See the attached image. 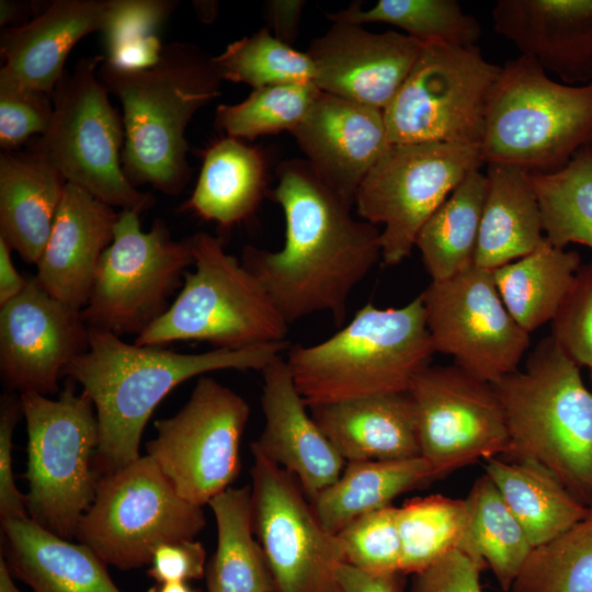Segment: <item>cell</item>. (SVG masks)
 Instances as JSON below:
<instances>
[{"label": "cell", "mask_w": 592, "mask_h": 592, "mask_svg": "<svg viewBox=\"0 0 592 592\" xmlns=\"http://www.w3.org/2000/svg\"><path fill=\"white\" fill-rule=\"evenodd\" d=\"M267 196L285 218L282 249L248 244L241 264L257 278L292 325L328 312L339 327L352 291L382 260L377 226L355 219L352 206L333 192L306 159L282 161Z\"/></svg>", "instance_id": "obj_1"}, {"label": "cell", "mask_w": 592, "mask_h": 592, "mask_svg": "<svg viewBox=\"0 0 592 592\" xmlns=\"http://www.w3.org/2000/svg\"><path fill=\"white\" fill-rule=\"evenodd\" d=\"M287 341L242 350L213 349L196 354L129 344L89 327V348L65 375L82 386L95 408L99 444L92 467L98 477L138 459L143 431L161 400L178 385L219 369L263 371L288 350Z\"/></svg>", "instance_id": "obj_2"}, {"label": "cell", "mask_w": 592, "mask_h": 592, "mask_svg": "<svg viewBox=\"0 0 592 592\" xmlns=\"http://www.w3.org/2000/svg\"><path fill=\"white\" fill-rule=\"evenodd\" d=\"M98 76L123 106L122 167L128 181L167 195L182 193L192 174L186 128L195 113L221 93L224 80L214 56L175 41L163 46L160 60L149 69L123 70L103 61Z\"/></svg>", "instance_id": "obj_3"}, {"label": "cell", "mask_w": 592, "mask_h": 592, "mask_svg": "<svg viewBox=\"0 0 592 592\" xmlns=\"http://www.w3.org/2000/svg\"><path fill=\"white\" fill-rule=\"evenodd\" d=\"M434 352L419 295L399 308L369 303L327 340L289 346L285 362L309 407L408 392Z\"/></svg>", "instance_id": "obj_4"}, {"label": "cell", "mask_w": 592, "mask_h": 592, "mask_svg": "<svg viewBox=\"0 0 592 592\" xmlns=\"http://www.w3.org/2000/svg\"><path fill=\"white\" fill-rule=\"evenodd\" d=\"M511 460L536 463L584 505L592 504V392L553 335L538 342L524 371L493 385Z\"/></svg>", "instance_id": "obj_5"}, {"label": "cell", "mask_w": 592, "mask_h": 592, "mask_svg": "<svg viewBox=\"0 0 592 592\" xmlns=\"http://www.w3.org/2000/svg\"><path fill=\"white\" fill-rule=\"evenodd\" d=\"M592 144V81L557 82L521 55L502 66L480 145L485 163L549 172Z\"/></svg>", "instance_id": "obj_6"}, {"label": "cell", "mask_w": 592, "mask_h": 592, "mask_svg": "<svg viewBox=\"0 0 592 592\" xmlns=\"http://www.w3.org/2000/svg\"><path fill=\"white\" fill-rule=\"evenodd\" d=\"M192 237L194 271L167 311L136 337L138 345L203 341L214 349L242 350L287 341L289 325L221 238L198 231Z\"/></svg>", "instance_id": "obj_7"}, {"label": "cell", "mask_w": 592, "mask_h": 592, "mask_svg": "<svg viewBox=\"0 0 592 592\" xmlns=\"http://www.w3.org/2000/svg\"><path fill=\"white\" fill-rule=\"evenodd\" d=\"M103 61V56H88L66 69L53 93L50 125L30 150L67 183L114 208L140 215L155 205V196L137 190L123 171L124 121L98 76Z\"/></svg>", "instance_id": "obj_8"}, {"label": "cell", "mask_w": 592, "mask_h": 592, "mask_svg": "<svg viewBox=\"0 0 592 592\" xmlns=\"http://www.w3.org/2000/svg\"><path fill=\"white\" fill-rule=\"evenodd\" d=\"M27 429L29 517L69 539L93 502L99 477L92 467L99 444L93 402L69 378L58 399L20 394Z\"/></svg>", "instance_id": "obj_9"}, {"label": "cell", "mask_w": 592, "mask_h": 592, "mask_svg": "<svg viewBox=\"0 0 592 592\" xmlns=\"http://www.w3.org/2000/svg\"><path fill=\"white\" fill-rule=\"evenodd\" d=\"M502 66L477 45L422 44L384 118L389 145L446 143L480 146L487 109Z\"/></svg>", "instance_id": "obj_10"}, {"label": "cell", "mask_w": 592, "mask_h": 592, "mask_svg": "<svg viewBox=\"0 0 592 592\" xmlns=\"http://www.w3.org/2000/svg\"><path fill=\"white\" fill-rule=\"evenodd\" d=\"M206 520L202 506L178 494L148 455L99 478L76 537L121 570L149 565L168 543L194 539Z\"/></svg>", "instance_id": "obj_11"}, {"label": "cell", "mask_w": 592, "mask_h": 592, "mask_svg": "<svg viewBox=\"0 0 592 592\" xmlns=\"http://www.w3.org/2000/svg\"><path fill=\"white\" fill-rule=\"evenodd\" d=\"M139 214L121 210L114 240L102 254L92 291L81 310L88 327L118 337H138L170 307L169 297L182 286L194 264L192 237L175 240L163 219L148 231Z\"/></svg>", "instance_id": "obj_12"}, {"label": "cell", "mask_w": 592, "mask_h": 592, "mask_svg": "<svg viewBox=\"0 0 592 592\" xmlns=\"http://www.w3.org/2000/svg\"><path fill=\"white\" fill-rule=\"evenodd\" d=\"M485 164L480 146L446 143L389 145L360 185L358 216L380 231L382 261L392 266L412 251L431 215L462 180Z\"/></svg>", "instance_id": "obj_13"}, {"label": "cell", "mask_w": 592, "mask_h": 592, "mask_svg": "<svg viewBox=\"0 0 592 592\" xmlns=\"http://www.w3.org/2000/svg\"><path fill=\"white\" fill-rule=\"evenodd\" d=\"M249 414L240 395L202 376L174 415L155 422L157 437L147 443V455L180 497L203 506L237 478Z\"/></svg>", "instance_id": "obj_14"}, {"label": "cell", "mask_w": 592, "mask_h": 592, "mask_svg": "<svg viewBox=\"0 0 592 592\" xmlns=\"http://www.w3.org/2000/svg\"><path fill=\"white\" fill-rule=\"evenodd\" d=\"M251 452L252 526L275 592H341L338 569L345 558L337 534L321 525L295 476Z\"/></svg>", "instance_id": "obj_15"}, {"label": "cell", "mask_w": 592, "mask_h": 592, "mask_svg": "<svg viewBox=\"0 0 592 592\" xmlns=\"http://www.w3.org/2000/svg\"><path fill=\"white\" fill-rule=\"evenodd\" d=\"M420 296L435 352L492 385L517 371L530 333L505 308L492 271L473 264Z\"/></svg>", "instance_id": "obj_16"}, {"label": "cell", "mask_w": 592, "mask_h": 592, "mask_svg": "<svg viewBox=\"0 0 592 592\" xmlns=\"http://www.w3.org/2000/svg\"><path fill=\"white\" fill-rule=\"evenodd\" d=\"M408 394L420 456L436 479L508 452L504 413L492 384L456 364L429 365L415 375Z\"/></svg>", "instance_id": "obj_17"}, {"label": "cell", "mask_w": 592, "mask_h": 592, "mask_svg": "<svg viewBox=\"0 0 592 592\" xmlns=\"http://www.w3.org/2000/svg\"><path fill=\"white\" fill-rule=\"evenodd\" d=\"M89 348L81 311L49 295L35 276L0 307V373L10 391H58L71 361Z\"/></svg>", "instance_id": "obj_18"}, {"label": "cell", "mask_w": 592, "mask_h": 592, "mask_svg": "<svg viewBox=\"0 0 592 592\" xmlns=\"http://www.w3.org/2000/svg\"><path fill=\"white\" fill-rule=\"evenodd\" d=\"M422 43L395 31L373 33L333 22L307 49L320 91L385 110L415 62Z\"/></svg>", "instance_id": "obj_19"}, {"label": "cell", "mask_w": 592, "mask_h": 592, "mask_svg": "<svg viewBox=\"0 0 592 592\" xmlns=\"http://www.w3.org/2000/svg\"><path fill=\"white\" fill-rule=\"evenodd\" d=\"M291 134L317 175L351 206L389 146L383 110L322 91Z\"/></svg>", "instance_id": "obj_20"}, {"label": "cell", "mask_w": 592, "mask_h": 592, "mask_svg": "<svg viewBox=\"0 0 592 592\" xmlns=\"http://www.w3.org/2000/svg\"><path fill=\"white\" fill-rule=\"evenodd\" d=\"M262 375L265 422L250 449L295 476L311 502L339 479L346 462L312 420L285 360L277 357Z\"/></svg>", "instance_id": "obj_21"}, {"label": "cell", "mask_w": 592, "mask_h": 592, "mask_svg": "<svg viewBox=\"0 0 592 592\" xmlns=\"http://www.w3.org/2000/svg\"><path fill=\"white\" fill-rule=\"evenodd\" d=\"M496 33L566 84L592 81V0H499Z\"/></svg>", "instance_id": "obj_22"}, {"label": "cell", "mask_w": 592, "mask_h": 592, "mask_svg": "<svg viewBox=\"0 0 592 592\" xmlns=\"http://www.w3.org/2000/svg\"><path fill=\"white\" fill-rule=\"evenodd\" d=\"M119 217L114 207L67 183L53 228L36 263L35 278L53 297L81 311L98 265L114 240Z\"/></svg>", "instance_id": "obj_23"}, {"label": "cell", "mask_w": 592, "mask_h": 592, "mask_svg": "<svg viewBox=\"0 0 592 592\" xmlns=\"http://www.w3.org/2000/svg\"><path fill=\"white\" fill-rule=\"evenodd\" d=\"M109 0H53L30 22L3 29L0 88L31 89L53 95L73 46L101 32Z\"/></svg>", "instance_id": "obj_24"}, {"label": "cell", "mask_w": 592, "mask_h": 592, "mask_svg": "<svg viewBox=\"0 0 592 592\" xmlns=\"http://www.w3.org/2000/svg\"><path fill=\"white\" fill-rule=\"evenodd\" d=\"M309 413L346 463L420 456L408 392L309 406Z\"/></svg>", "instance_id": "obj_25"}, {"label": "cell", "mask_w": 592, "mask_h": 592, "mask_svg": "<svg viewBox=\"0 0 592 592\" xmlns=\"http://www.w3.org/2000/svg\"><path fill=\"white\" fill-rule=\"evenodd\" d=\"M1 530L11 573L34 592H122L88 546L72 544L30 517L2 520Z\"/></svg>", "instance_id": "obj_26"}, {"label": "cell", "mask_w": 592, "mask_h": 592, "mask_svg": "<svg viewBox=\"0 0 592 592\" xmlns=\"http://www.w3.org/2000/svg\"><path fill=\"white\" fill-rule=\"evenodd\" d=\"M67 181L32 150L0 153V237L36 264L49 238Z\"/></svg>", "instance_id": "obj_27"}, {"label": "cell", "mask_w": 592, "mask_h": 592, "mask_svg": "<svg viewBox=\"0 0 592 592\" xmlns=\"http://www.w3.org/2000/svg\"><path fill=\"white\" fill-rule=\"evenodd\" d=\"M202 158L196 185L179 209L223 229L249 219L269 193L265 153L242 139L224 136Z\"/></svg>", "instance_id": "obj_28"}, {"label": "cell", "mask_w": 592, "mask_h": 592, "mask_svg": "<svg viewBox=\"0 0 592 592\" xmlns=\"http://www.w3.org/2000/svg\"><path fill=\"white\" fill-rule=\"evenodd\" d=\"M486 180L474 264L493 271L530 253L545 236L527 171L508 163H488Z\"/></svg>", "instance_id": "obj_29"}, {"label": "cell", "mask_w": 592, "mask_h": 592, "mask_svg": "<svg viewBox=\"0 0 592 592\" xmlns=\"http://www.w3.org/2000/svg\"><path fill=\"white\" fill-rule=\"evenodd\" d=\"M483 467L533 547L553 539L588 516V506L554 474L536 463L492 457L485 460Z\"/></svg>", "instance_id": "obj_30"}, {"label": "cell", "mask_w": 592, "mask_h": 592, "mask_svg": "<svg viewBox=\"0 0 592 592\" xmlns=\"http://www.w3.org/2000/svg\"><path fill=\"white\" fill-rule=\"evenodd\" d=\"M436 479L421 456L346 463L339 479L319 493L312 508L331 534L366 513L391 505L398 496Z\"/></svg>", "instance_id": "obj_31"}, {"label": "cell", "mask_w": 592, "mask_h": 592, "mask_svg": "<svg viewBox=\"0 0 592 592\" xmlns=\"http://www.w3.org/2000/svg\"><path fill=\"white\" fill-rule=\"evenodd\" d=\"M208 505L217 524V548L206 567L207 592H275L269 562L253 532L251 487H229Z\"/></svg>", "instance_id": "obj_32"}, {"label": "cell", "mask_w": 592, "mask_h": 592, "mask_svg": "<svg viewBox=\"0 0 592 592\" xmlns=\"http://www.w3.org/2000/svg\"><path fill=\"white\" fill-rule=\"evenodd\" d=\"M579 267L578 252L555 247L544 238L530 253L492 273L505 308L530 333L553 321Z\"/></svg>", "instance_id": "obj_33"}, {"label": "cell", "mask_w": 592, "mask_h": 592, "mask_svg": "<svg viewBox=\"0 0 592 592\" xmlns=\"http://www.w3.org/2000/svg\"><path fill=\"white\" fill-rule=\"evenodd\" d=\"M465 504V525L457 549L482 570L488 566L500 588L511 590L533 548L524 528L486 474L474 482Z\"/></svg>", "instance_id": "obj_34"}, {"label": "cell", "mask_w": 592, "mask_h": 592, "mask_svg": "<svg viewBox=\"0 0 592 592\" xmlns=\"http://www.w3.org/2000/svg\"><path fill=\"white\" fill-rule=\"evenodd\" d=\"M486 187V174L470 171L420 229L414 247L432 281L474 264Z\"/></svg>", "instance_id": "obj_35"}, {"label": "cell", "mask_w": 592, "mask_h": 592, "mask_svg": "<svg viewBox=\"0 0 592 592\" xmlns=\"http://www.w3.org/2000/svg\"><path fill=\"white\" fill-rule=\"evenodd\" d=\"M536 193L545 238L555 247L581 243L592 248V144L563 167L528 172Z\"/></svg>", "instance_id": "obj_36"}, {"label": "cell", "mask_w": 592, "mask_h": 592, "mask_svg": "<svg viewBox=\"0 0 592 592\" xmlns=\"http://www.w3.org/2000/svg\"><path fill=\"white\" fill-rule=\"evenodd\" d=\"M326 15L332 23L391 24L422 44L475 46L482 33L476 18L456 0H379L367 10L356 1Z\"/></svg>", "instance_id": "obj_37"}, {"label": "cell", "mask_w": 592, "mask_h": 592, "mask_svg": "<svg viewBox=\"0 0 592 592\" xmlns=\"http://www.w3.org/2000/svg\"><path fill=\"white\" fill-rule=\"evenodd\" d=\"M465 519V499L433 494L406 501L397 509L400 572H420L457 549Z\"/></svg>", "instance_id": "obj_38"}, {"label": "cell", "mask_w": 592, "mask_h": 592, "mask_svg": "<svg viewBox=\"0 0 592 592\" xmlns=\"http://www.w3.org/2000/svg\"><path fill=\"white\" fill-rule=\"evenodd\" d=\"M511 592H592V517L533 547Z\"/></svg>", "instance_id": "obj_39"}, {"label": "cell", "mask_w": 592, "mask_h": 592, "mask_svg": "<svg viewBox=\"0 0 592 592\" xmlns=\"http://www.w3.org/2000/svg\"><path fill=\"white\" fill-rule=\"evenodd\" d=\"M319 93L315 82L252 89L240 103L218 105L214 125L224 136L242 140L291 133L305 118Z\"/></svg>", "instance_id": "obj_40"}, {"label": "cell", "mask_w": 592, "mask_h": 592, "mask_svg": "<svg viewBox=\"0 0 592 592\" xmlns=\"http://www.w3.org/2000/svg\"><path fill=\"white\" fill-rule=\"evenodd\" d=\"M215 66L223 80L252 89L285 83L315 82L316 68L307 53L277 39L267 26L230 43Z\"/></svg>", "instance_id": "obj_41"}, {"label": "cell", "mask_w": 592, "mask_h": 592, "mask_svg": "<svg viewBox=\"0 0 592 592\" xmlns=\"http://www.w3.org/2000/svg\"><path fill=\"white\" fill-rule=\"evenodd\" d=\"M397 509L389 505L366 513L337 533L346 563L376 574L400 572Z\"/></svg>", "instance_id": "obj_42"}, {"label": "cell", "mask_w": 592, "mask_h": 592, "mask_svg": "<svg viewBox=\"0 0 592 592\" xmlns=\"http://www.w3.org/2000/svg\"><path fill=\"white\" fill-rule=\"evenodd\" d=\"M551 335L579 367L592 368V262L577 271L553 319Z\"/></svg>", "instance_id": "obj_43"}, {"label": "cell", "mask_w": 592, "mask_h": 592, "mask_svg": "<svg viewBox=\"0 0 592 592\" xmlns=\"http://www.w3.org/2000/svg\"><path fill=\"white\" fill-rule=\"evenodd\" d=\"M54 113L53 95L0 88V147L14 151L33 135H44Z\"/></svg>", "instance_id": "obj_44"}, {"label": "cell", "mask_w": 592, "mask_h": 592, "mask_svg": "<svg viewBox=\"0 0 592 592\" xmlns=\"http://www.w3.org/2000/svg\"><path fill=\"white\" fill-rule=\"evenodd\" d=\"M179 3L175 0H109L101 31L106 53L127 42L153 35Z\"/></svg>", "instance_id": "obj_45"}, {"label": "cell", "mask_w": 592, "mask_h": 592, "mask_svg": "<svg viewBox=\"0 0 592 592\" xmlns=\"http://www.w3.org/2000/svg\"><path fill=\"white\" fill-rule=\"evenodd\" d=\"M22 413L20 397L10 390L0 401V517L27 519L26 494L21 493L12 470L13 433Z\"/></svg>", "instance_id": "obj_46"}, {"label": "cell", "mask_w": 592, "mask_h": 592, "mask_svg": "<svg viewBox=\"0 0 592 592\" xmlns=\"http://www.w3.org/2000/svg\"><path fill=\"white\" fill-rule=\"evenodd\" d=\"M482 569L459 549L414 573L410 592H482Z\"/></svg>", "instance_id": "obj_47"}, {"label": "cell", "mask_w": 592, "mask_h": 592, "mask_svg": "<svg viewBox=\"0 0 592 592\" xmlns=\"http://www.w3.org/2000/svg\"><path fill=\"white\" fill-rule=\"evenodd\" d=\"M149 565L147 574L156 582H187L205 576L206 551L194 539L168 543L155 550Z\"/></svg>", "instance_id": "obj_48"}, {"label": "cell", "mask_w": 592, "mask_h": 592, "mask_svg": "<svg viewBox=\"0 0 592 592\" xmlns=\"http://www.w3.org/2000/svg\"><path fill=\"white\" fill-rule=\"evenodd\" d=\"M162 49L161 41L153 34L107 52L104 61L123 70H146L158 64Z\"/></svg>", "instance_id": "obj_49"}, {"label": "cell", "mask_w": 592, "mask_h": 592, "mask_svg": "<svg viewBox=\"0 0 592 592\" xmlns=\"http://www.w3.org/2000/svg\"><path fill=\"white\" fill-rule=\"evenodd\" d=\"M401 572L369 573L346 562L338 569L341 592H403Z\"/></svg>", "instance_id": "obj_50"}, {"label": "cell", "mask_w": 592, "mask_h": 592, "mask_svg": "<svg viewBox=\"0 0 592 592\" xmlns=\"http://www.w3.org/2000/svg\"><path fill=\"white\" fill-rule=\"evenodd\" d=\"M306 2L303 0H270L265 3L264 13L267 27L281 42L293 45L297 39L301 11Z\"/></svg>", "instance_id": "obj_51"}, {"label": "cell", "mask_w": 592, "mask_h": 592, "mask_svg": "<svg viewBox=\"0 0 592 592\" xmlns=\"http://www.w3.org/2000/svg\"><path fill=\"white\" fill-rule=\"evenodd\" d=\"M11 251L9 243L0 237V307L18 297L29 283V278L15 269Z\"/></svg>", "instance_id": "obj_52"}, {"label": "cell", "mask_w": 592, "mask_h": 592, "mask_svg": "<svg viewBox=\"0 0 592 592\" xmlns=\"http://www.w3.org/2000/svg\"><path fill=\"white\" fill-rule=\"evenodd\" d=\"M47 2L41 1H0V25L1 27H18L24 25L39 14Z\"/></svg>", "instance_id": "obj_53"}, {"label": "cell", "mask_w": 592, "mask_h": 592, "mask_svg": "<svg viewBox=\"0 0 592 592\" xmlns=\"http://www.w3.org/2000/svg\"><path fill=\"white\" fill-rule=\"evenodd\" d=\"M193 7L198 19L204 23L213 22L218 14L217 1H194Z\"/></svg>", "instance_id": "obj_54"}, {"label": "cell", "mask_w": 592, "mask_h": 592, "mask_svg": "<svg viewBox=\"0 0 592 592\" xmlns=\"http://www.w3.org/2000/svg\"><path fill=\"white\" fill-rule=\"evenodd\" d=\"M13 574L1 555L0 557V592H22L13 582Z\"/></svg>", "instance_id": "obj_55"}, {"label": "cell", "mask_w": 592, "mask_h": 592, "mask_svg": "<svg viewBox=\"0 0 592 592\" xmlns=\"http://www.w3.org/2000/svg\"><path fill=\"white\" fill-rule=\"evenodd\" d=\"M148 592H198L193 589L187 582H157Z\"/></svg>", "instance_id": "obj_56"}, {"label": "cell", "mask_w": 592, "mask_h": 592, "mask_svg": "<svg viewBox=\"0 0 592 592\" xmlns=\"http://www.w3.org/2000/svg\"><path fill=\"white\" fill-rule=\"evenodd\" d=\"M588 516L592 517V504L588 506Z\"/></svg>", "instance_id": "obj_57"}]
</instances>
